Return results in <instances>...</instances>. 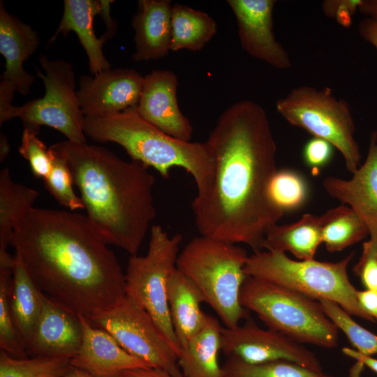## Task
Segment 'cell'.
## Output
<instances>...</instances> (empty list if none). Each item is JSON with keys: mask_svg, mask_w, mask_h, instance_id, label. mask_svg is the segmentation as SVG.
Masks as SVG:
<instances>
[{"mask_svg": "<svg viewBox=\"0 0 377 377\" xmlns=\"http://www.w3.org/2000/svg\"><path fill=\"white\" fill-rule=\"evenodd\" d=\"M207 142L214 162L209 186L191 202L200 235L263 251L268 230L284 211L271 194L276 145L268 116L257 103H232L219 117Z\"/></svg>", "mask_w": 377, "mask_h": 377, "instance_id": "obj_1", "label": "cell"}, {"mask_svg": "<svg viewBox=\"0 0 377 377\" xmlns=\"http://www.w3.org/2000/svg\"><path fill=\"white\" fill-rule=\"evenodd\" d=\"M27 274L40 290L89 318L125 296V274L87 216L33 207L11 236Z\"/></svg>", "mask_w": 377, "mask_h": 377, "instance_id": "obj_2", "label": "cell"}, {"mask_svg": "<svg viewBox=\"0 0 377 377\" xmlns=\"http://www.w3.org/2000/svg\"><path fill=\"white\" fill-rule=\"evenodd\" d=\"M50 149L66 162L86 216L102 239L136 254L156 217V179L149 168L87 142L66 140Z\"/></svg>", "mask_w": 377, "mask_h": 377, "instance_id": "obj_3", "label": "cell"}, {"mask_svg": "<svg viewBox=\"0 0 377 377\" xmlns=\"http://www.w3.org/2000/svg\"><path fill=\"white\" fill-rule=\"evenodd\" d=\"M136 106L109 115L85 117V135L98 142L119 145L131 160L155 169L163 178L169 177L172 168H183L193 177L197 193L204 191L214 169L207 141L193 142L174 138L144 119Z\"/></svg>", "mask_w": 377, "mask_h": 377, "instance_id": "obj_4", "label": "cell"}, {"mask_svg": "<svg viewBox=\"0 0 377 377\" xmlns=\"http://www.w3.org/2000/svg\"><path fill=\"white\" fill-rule=\"evenodd\" d=\"M249 256L237 244L200 235L188 242L177 258V269L195 283L227 328L249 318L240 303Z\"/></svg>", "mask_w": 377, "mask_h": 377, "instance_id": "obj_5", "label": "cell"}, {"mask_svg": "<svg viewBox=\"0 0 377 377\" xmlns=\"http://www.w3.org/2000/svg\"><path fill=\"white\" fill-rule=\"evenodd\" d=\"M350 253L337 262L315 259L300 260L286 253L263 250L249 256L244 267L246 276L255 277L302 293L310 298L335 302L350 315L370 322L376 320L362 307L351 283L348 266Z\"/></svg>", "mask_w": 377, "mask_h": 377, "instance_id": "obj_6", "label": "cell"}, {"mask_svg": "<svg viewBox=\"0 0 377 377\" xmlns=\"http://www.w3.org/2000/svg\"><path fill=\"white\" fill-rule=\"evenodd\" d=\"M240 303L271 330L300 343L322 348L338 344L339 329L318 301L291 289L247 276Z\"/></svg>", "mask_w": 377, "mask_h": 377, "instance_id": "obj_7", "label": "cell"}, {"mask_svg": "<svg viewBox=\"0 0 377 377\" xmlns=\"http://www.w3.org/2000/svg\"><path fill=\"white\" fill-rule=\"evenodd\" d=\"M276 109L292 126L330 142L341 154L352 174L360 166L361 153L350 108L346 101L337 98L330 88L297 87L277 100Z\"/></svg>", "mask_w": 377, "mask_h": 377, "instance_id": "obj_8", "label": "cell"}, {"mask_svg": "<svg viewBox=\"0 0 377 377\" xmlns=\"http://www.w3.org/2000/svg\"><path fill=\"white\" fill-rule=\"evenodd\" d=\"M182 241L180 234L170 236L161 226H152L147 253L131 256L125 273L126 296L152 317L177 356L180 346L170 318L168 283L176 269Z\"/></svg>", "mask_w": 377, "mask_h": 377, "instance_id": "obj_9", "label": "cell"}, {"mask_svg": "<svg viewBox=\"0 0 377 377\" xmlns=\"http://www.w3.org/2000/svg\"><path fill=\"white\" fill-rule=\"evenodd\" d=\"M38 61L44 73L38 67L36 69L37 76L44 83L45 95L22 106L11 105L1 110L0 125L20 117L24 128L39 133L41 126H47L61 133L67 140L87 142L85 116L75 90V75L71 64L61 59H50L44 54H40Z\"/></svg>", "mask_w": 377, "mask_h": 377, "instance_id": "obj_10", "label": "cell"}, {"mask_svg": "<svg viewBox=\"0 0 377 377\" xmlns=\"http://www.w3.org/2000/svg\"><path fill=\"white\" fill-rule=\"evenodd\" d=\"M87 319L149 367L172 375L182 374L177 355L156 323L129 297L125 296L112 307Z\"/></svg>", "mask_w": 377, "mask_h": 377, "instance_id": "obj_11", "label": "cell"}, {"mask_svg": "<svg viewBox=\"0 0 377 377\" xmlns=\"http://www.w3.org/2000/svg\"><path fill=\"white\" fill-rule=\"evenodd\" d=\"M221 351L227 357L250 364L286 360L323 371L320 360L311 350L279 332L260 327L250 317L236 327H222Z\"/></svg>", "mask_w": 377, "mask_h": 377, "instance_id": "obj_12", "label": "cell"}, {"mask_svg": "<svg viewBox=\"0 0 377 377\" xmlns=\"http://www.w3.org/2000/svg\"><path fill=\"white\" fill-rule=\"evenodd\" d=\"M143 80L138 71L128 68L80 76L77 94L83 114L85 117H102L136 106Z\"/></svg>", "mask_w": 377, "mask_h": 377, "instance_id": "obj_13", "label": "cell"}, {"mask_svg": "<svg viewBox=\"0 0 377 377\" xmlns=\"http://www.w3.org/2000/svg\"><path fill=\"white\" fill-rule=\"evenodd\" d=\"M236 19L242 49L250 56L279 70L292 66L289 54L276 39L274 0H228Z\"/></svg>", "mask_w": 377, "mask_h": 377, "instance_id": "obj_14", "label": "cell"}, {"mask_svg": "<svg viewBox=\"0 0 377 377\" xmlns=\"http://www.w3.org/2000/svg\"><path fill=\"white\" fill-rule=\"evenodd\" d=\"M323 186L332 198L348 205L367 227L369 242L377 251V131L371 132L364 162L350 179L327 177Z\"/></svg>", "mask_w": 377, "mask_h": 377, "instance_id": "obj_15", "label": "cell"}, {"mask_svg": "<svg viewBox=\"0 0 377 377\" xmlns=\"http://www.w3.org/2000/svg\"><path fill=\"white\" fill-rule=\"evenodd\" d=\"M177 87V77L171 71H152L144 76L136 108L144 119L158 129L174 138L190 141L193 127L179 107Z\"/></svg>", "mask_w": 377, "mask_h": 377, "instance_id": "obj_16", "label": "cell"}, {"mask_svg": "<svg viewBox=\"0 0 377 377\" xmlns=\"http://www.w3.org/2000/svg\"><path fill=\"white\" fill-rule=\"evenodd\" d=\"M82 338L78 314L44 296L41 313L26 348L29 357L73 358Z\"/></svg>", "mask_w": 377, "mask_h": 377, "instance_id": "obj_17", "label": "cell"}, {"mask_svg": "<svg viewBox=\"0 0 377 377\" xmlns=\"http://www.w3.org/2000/svg\"><path fill=\"white\" fill-rule=\"evenodd\" d=\"M82 343L71 364L96 377H123L129 370L149 367L126 352L105 330L94 326L86 316L78 314Z\"/></svg>", "mask_w": 377, "mask_h": 377, "instance_id": "obj_18", "label": "cell"}, {"mask_svg": "<svg viewBox=\"0 0 377 377\" xmlns=\"http://www.w3.org/2000/svg\"><path fill=\"white\" fill-rule=\"evenodd\" d=\"M40 36L30 25L7 12L0 3V53L6 59L1 80L13 83L17 91L27 96L35 82L34 75L24 68V63L38 49Z\"/></svg>", "mask_w": 377, "mask_h": 377, "instance_id": "obj_19", "label": "cell"}, {"mask_svg": "<svg viewBox=\"0 0 377 377\" xmlns=\"http://www.w3.org/2000/svg\"><path fill=\"white\" fill-rule=\"evenodd\" d=\"M102 8V0H65L61 21L49 40V43H52L59 34L66 36L68 32L74 31L87 54L92 75L111 68L103 54V46L114 33L106 30L98 38L94 29V19L101 14Z\"/></svg>", "mask_w": 377, "mask_h": 377, "instance_id": "obj_20", "label": "cell"}, {"mask_svg": "<svg viewBox=\"0 0 377 377\" xmlns=\"http://www.w3.org/2000/svg\"><path fill=\"white\" fill-rule=\"evenodd\" d=\"M169 0H140L131 20L135 31V61L156 60L171 51V13Z\"/></svg>", "mask_w": 377, "mask_h": 377, "instance_id": "obj_21", "label": "cell"}, {"mask_svg": "<svg viewBox=\"0 0 377 377\" xmlns=\"http://www.w3.org/2000/svg\"><path fill=\"white\" fill-rule=\"evenodd\" d=\"M168 302L173 329L181 347L206 323L208 315L201 309L205 298L195 283L176 267L168 283Z\"/></svg>", "mask_w": 377, "mask_h": 377, "instance_id": "obj_22", "label": "cell"}, {"mask_svg": "<svg viewBox=\"0 0 377 377\" xmlns=\"http://www.w3.org/2000/svg\"><path fill=\"white\" fill-rule=\"evenodd\" d=\"M221 329L219 320L208 315L203 327L180 347L178 364L184 376L225 377L219 362Z\"/></svg>", "mask_w": 377, "mask_h": 377, "instance_id": "obj_23", "label": "cell"}, {"mask_svg": "<svg viewBox=\"0 0 377 377\" xmlns=\"http://www.w3.org/2000/svg\"><path fill=\"white\" fill-rule=\"evenodd\" d=\"M323 242L318 216L304 214L297 221L274 225L267 232L264 250L291 253L297 260L314 259Z\"/></svg>", "mask_w": 377, "mask_h": 377, "instance_id": "obj_24", "label": "cell"}, {"mask_svg": "<svg viewBox=\"0 0 377 377\" xmlns=\"http://www.w3.org/2000/svg\"><path fill=\"white\" fill-rule=\"evenodd\" d=\"M44 296L27 274L19 258L14 255L12 313L26 348L33 337L40 318Z\"/></svg>", "mask_w": 377, "mask_h": 377, "instance_id": "obj_25", "label": "cell"}, {"mask_svg": "<svg viewBox=\"0 0 377 377\" xmlns=\"http://www.w3.org/2000/svg\"><path fill=\"white\" fill-rule=\"evenodd\" d=\"M216 31V22L207 13L180 3L172 5L171 51H200Z\"/></svg>", "mask_w": 377, "mask_h": 377, "instance_id": "obj_26", "label": "cell"}, {"mask_svg": "<svg viewBox=\"0 0 377 377\" xmlns=\"http://www.w3.org/2000/svg\"><path fill=\"white\" fill-rule=\"evenodd\" d=\"M38 191L11 179L8 168L0 172V251H7L14 229L38 198Z\"/></svg>", "mask_w": 377, "mask_h": 377, "instance_id": "obj_27", "label": "cell"}, {"mask_svg": "<svg viewBox=\"0 0 377 377\" xmlns=\"http://www.w3.org/2000/svg\"><path fill=\"white\" fill-rule=\"evenodd\" d=\"M322 241L330 252H337L363 239L367 226L350 207L341 205L318 216Z\"/></svg>", "mask_w": 377, "mask_h": 377, "instance_id": "obj_28", "label": "cell"}, {"mask_svg": "<svg viewBox=\"0 0 377 377\" xmlns=\"http://www.w3.org/2000/svg\"><path fill=\"white\" fill-rule=\"evenodd\" d=\"M14 256H0V347L9 355L26 358L28 355L13 319L11 308Z\"/></svg>", "mask_w": 377, "mask_h": 377, "instance_id": "obj_29", "label": "cell"}, {"mask_svg": "<svg viewBox=\"0 0 377 377\" xmlns=\"http://www.w3.org/2000/svg\"><path fill=\"white\" fill-rule=\"evenodd\" d=\"M71 368L68 358H18L4 350L0 352V377H60Z\"/></svg>", "mask_w": 377, "mask_h": 377, "instance_id": "obj_30", "label": "cell"}, {"mask_svg": "<svg viewBox=\"0 0 377 377\" xmlns=\"http://www.w3.org/2000/svg\"><path fill=\"white\" fill-rule=\"evenodd\" d=\"M222 368L225 377H334L323 371L312 370L286 360L250 364L227 357Z\"/></svg>", "mask_w": 377, "mask_h": 377, "instance_id": "obj_31", "label": "cell"}, {"mask_svg": "<svg viewBox=\"0 0 377 377\" xmlns=\"http://www.w3.org/2000/svg\"><path fill=\"white\" fill-rule=\"evenodd\" d=\"M328 318L347 337L356 350L365 355L377 353V335L356 323L351 315L335 302L318 301Z\"/></svg>", "mask_w": 377, "mask_h": 377, "instance_id": "obj_32", "label": "cell"}, {"mask_svg": "<svg viewBox=\"0 0 377 377\" xmlns=\"http://www.w3.org/2000/svg\"><path fill=\"white\" fill-rule=\"evenodd\" d=\"M270 191L273 199L284 212L302 207L309 194L304 178L297 172L289 169L277 170Z\"/></svg>", "mask_w": 377, "mask_h": 377, "instance_id": "obj_33", "label": "cell"}, {"mask_svg": "<svg viewBox=\"0 0 377 377\" xmlns=\"http://www.w3.org/2000/svg\"><path fill=\"white\" fill-rule=\"evenodd\" d=\"M52 151L54 156L52 168L43 179L45 188L61 205L72 211L84 209L81 198L73 188V176L66 162L53 150Z\"/></svg>", "mask_w": 377, "mask_h": 377, "instance_id": "obj_34", "label": "cell"}, {"mask_svg": "<svg viewBox=\"0 0 377 377\" xmlns=\"http://www.w3.org/2000/svg\"><path fill=\"white\" fill-rule=\"evenodd\" d=\"M38 134L31 129L24 128L18 151L29 161L34 175L44 179L52 170L54 156L50 148L45 146Z\"/></svg>", "mask_w": 377, "mask_h": 377, "instance_id": "obj_35", "label": "cell"}, {"mask_svg": "<svg viewBox=\"0 0 377 377\" xmlns=\"http://www.w3.org/2000/svg\"><path fill=\"white\" fill-rule=\"evenodd\" d=\"M333 147L327 141L313 137L306 142L303 148L304 163L313 172L318 173L331 161Z\"/></svg>", "mask_w": 377, "mask_h": 377, "instance_id": "obj_36", "label": "cell"}, {"mask_svg": "<svg viewBox=\"0 0 377 377\" xmlns=\"http://www.w3.org/2000/svg\"><path fill=\"white\" fill-rule=\"evenodd\" d=\"M353 272L367 290H377V251L369 241L363 243L361 256Z\"/></svg>", "mask_w": 377, "mask_h": 377, "instance_id": "obj_37", "label": "cell"}, {"mask_svg": "<svg viewBox=\"0 0 377 377\" xmlns=\"http://www.w3.org/2000/svg\"><path fill=\"white\" fill-rule=\"evenodd\" d=\"M361 0H327L322 3L324 14L334 18L341 26L352 24L353 16L358 10Z\"/></svg>", "mask_w": 377, "mask_h": 377, "instance_id": "obj_38", "label": "cell"}, {"mask_svg": "<svg viewBox=\"0 0 377 377\" xmlns=\"http://www.w3.org/2000/svg\"><path fill=\"white\" fill-rule=\"evenodd\" d=\"M360 36L377 50V20L365 17L358 24Z\"/></svg>", "mask_w": 377, "mask_h": 377, "instance_id": "obj_39", "label": "cell"}, {"mask_svg": "<svg viewBox=\"0 0 377 377\" xmlns=\"http://www.w3.org/2000/svg\"><path fill=\"white\" fill-rule=\"evenodd\" d=\"M357 297L362 307L377 320V290H357Z\"/></svg>", "mask_w": 377, "mask_h": 377, "instance_id": "obj_40", "label": "cell"}, {"mask_svg": "<svg viewBox=\"0 0 377 377\" xmlns=\"http://www.w3.org/2000/svg\"><path fill=\"white\" fill-rule=\"evenodd\" d=\"M123 377H186L182 374L172 375L163 370L147 367L134 369L126 371Z\"/></svg>", "mask_w": 377, "mask_h": 377, "instance_id": "obj_41", "label": "cell"}, {"mask_svg": "<svg viewBox=\"0 0 377 377\" xmlns=\"http://www.w3.org/2000/svg\"><path fill=\"white\" fill-rule=\"evenodd\" d=\"M342 352L346 355L355 359L357 362H359L362 366H366L377 373V359H375L370 355L362 354L357 350L348 347L343 348Z\"/></svg>", "mask_w": 377, "mask_h": 377, "instance_id": "obj_42", "label": "cell"}, {"mask_svg": "<svg viewBox=\"0 0 377 377\" xmlns=\"http://www.w3.org/2000/svg\"><path fill=\"white\" fill-rule=\"evenodd\" d=\"M358 10L366 17L377 20V0H361Z\"/></svg>", "mask_w": 377, "mask_h": 377, "instance_id": "obj_43", "label": "cell"}, {"mask_svg": "<svg viewBox=\"0 0 377 377\" xmlns=\"http://www.w3.org/2000/svg\"><path fill=\"white\" fill-rule=\"evenodd\" d=\"M10 147L8 138L1 133L0 135V161L3 162L10 154Z\"/></svg>", "mask_w": 377, "mask_h": 377, "instance_id": "obj_44", "label": "cell"}, {"mask_svg": "<svg viewBox=\"0 0 377 377\" xmlns=\"http://www.w3.org/2000/svg\"><path fill=\"white\" fill-rule=\"evenodd\" d=\"M60 377H96L83 370L74 368L70 369L65 375Z\"/></svg>", "mask_w": 377, "mask_h": 377, "instance_id": "obj_45", "label": "cell"}]
</instances>
